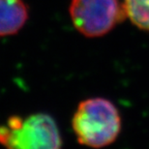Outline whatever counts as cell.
Returning a JSON list of instances; mask_svg holds the SVG:
<instances>
[{
    "label": "cell",
    "mask_w": 149,
    "mask_h": 149,
    "mask_svg": "<svg viewBox=\"0 0 149 149\" xmlns=\"http://www.w3.org/2000/svg\"><path fill=\"white\" fill-rule=\"evenodd\" d=\"M72 126L80 144L102 148L117 139L121 130L120 114L111 101L90 98L77 106Z\"/></svg>",
    "instance_id": "6da1fadb"
},
{
    "label": "cell",
    "mask_w": 149,
    "mask_h": 149,
    "mask_svg": "<svg viewBox=\"0 0 149 149\" xmlns=\"http://www.w3.org/2000/svg\"><path fill=\"white\" fill-rule=\"evenodd\" d=\"M0 143L6 149H61V138L54 119L39 112L9 118L0 126Z\"/></svg>",
    "instance_id": "7a4b0ae2"
},
{
    "label": "cell",
    "mask_w": 149,
    "mask_h": 149,
    "mask_svg": "<svg viewBox=\"0 0 149 149\" xmlns=\"http://www.w3.org/2000/svg\"><path fill=\"white\" fill-rule=\"evenodd\" d=\"M123 13L118 0H72L70 5L74 27L86 37L107 34L120 22Z\"/></svg>",
    "instance_id": "3957f363"
},
{
    "label": "cell",
    "mask_w": 149,
    "mask_h": 149,
    "mask_svg": "<svg viewBox=\"0 0 149 149\" xmlns=\"http://www.w3.org/2000/svg\"><path fill=\"white\" fill-rule=\"evenodd\" d=\"M28 19L22 0H0V37L17 33Z\"/></svg>",
    "instance_id": "277c9868"
},
{
    "label": "cell",
    "mask_w": 149,
    "mask_h": 149,
    "mask_svg": "<svg viewBox=\"0 0 149 149\" xmlns=\"http://www.w3.org/2000/svg\"><path fill=\"white\" fill-rule=\"evenodd\" d=\"M123 8L134 24L149 31V0H124Z\"/></svg>",
    "instance_id": "5b68a950"
}]
</instances>
